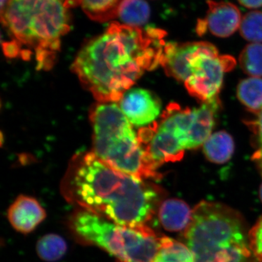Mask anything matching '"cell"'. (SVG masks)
I'll return each instance as SVG.
<instances>
[{
	"mask_svg": "<svg viewBox=\"0 0 262 262\" xmlns=\"http://www.w3.org/2000/svg\"><path fill=\"white\" fill-rule=\"evenodd\" d=\"M165 36L162 29L113 22L84 45L72 70L98 103L120 101L144 72L160 65Z\"/></svg>",
	"mask_w": 262,
	"mask_h": 262,
	"instance_id": "1",
	"label": "cell"
},
{
	"mask_svg": "<svg viewBox=\"0 0 262 262\" xmlns=\"http://www.w3.org/2000/svg\"><path fill=\"white\" fill-rule=\"evenodd\" d=\"M64 190L82 209L126 226L145 225L165 194L153 183L112 168L93 151L73 158Z\"/></svg>",
	"mask_w": 262,
	"mask_h": 262,
	"instance_id": "2",
	"label": "cell"
},
{
	"mask_svg": "<svg viewBox=\"0 0 262 262\" xmlns=\"http://www.w3.org/2000/svg\"><path fill=\"white\" fill-rule=\"evenodd\" d=\"M70 9L65 0H8L0 8L10 40L3 43L9 58L34 57L38 70H51L62 37L70 32Z\"/></svg>",
	"mask_w": 262,
	"mask_h": 262,
	"instance_id": "3",
	"label": "cell"
},
{
	"mask_svg": "<svg viewBox=\"0 0 262 262\" xmlns=\"http://www.w3.org/2000/svg\"><path fill=\"white\" fill-rule=\"evenodd\" d=\"M184 241L195 262H261L251 251L244 217L222 203H198Z\"/></svg>",
	"mask_w": 262,
	"mask_h": 262,
	"instance_id": "4",
	"label": "cell"
},
{
	"mask_svg": "<svg viewBox=\"0 0 262 262\" xmlns=\"http://www.w3.org/2000/svg\"><path fill=\"white\" fill-rule=\"evenodd\" d=\"M90 119L93 125L94 151L110 167L141 179H158L159 166L141 144L132 125L115 103L95 105Z\"/></svg>",
	"mask_w": 262,
	"mask_h": 262,
	"instance_id": "5",
	"label": "cell"
},
{
	"mask_svg": "<svg viewBox=\"0 0 262 262\" xmlns=\"http://www.w3.org/2000/svg\"><path fill=\"white\" fill-rule=\"evenodd\" d=\"M70 227L77 238L102 248L117 262H155L164 237L146 225H119L84 209L72 215Z\"/></svg>",
	"mask_w": 262,
	"mask_h": 262,
	"instance_id": "6",
	"label": "cell"
},
{
	"mask_svg": "<svg viewBox=\"0 0 262 262\" xmlns=\"http://www.w3.org/2000/svg\"><path fill=\"white\" fill-rule=\"evenodd\" d=\"M194 112V108H182L173 103L164 111L159 122L143 127L138 133L143 147L158 166L182 159L187 149Z\"/></svg>",
	"mask_w": 262,
	"mask_h": 262,
	"instance_id": "7",
	"label": "cell"
},
{
	"mask_svg": "<svg viewBox=\"0 0 262 262\" xmlns=\"http://www.w3.org/2000/svg\"><path fill=\"white\" fill-rule=\"evenodd\" d=\"M235 65L234 58L220 56L214 46L202 42L189 60L190 76L184 82L186 89L203 103L218 99L224 75Z\"/></svg>",
	"mask_w": 262,
	"mask_h": 262,
	"instance_id": "8",
	"label": "cell"
},
{
	"mask_svg": "<svg viewBox=\"0 0 262 262\" xmlns=\"http://www.w3.org/2000/svg\"><path fill=\"white\" fill-rule=\"evenodd\" d=\"M119 102V106L131 125L137 127L154 123L161 111L159 98L145 89L128 90Z\"/></svg>",
	"mask_w": 262,
	"mask_h": 262,
	"instance_id": "9",
	"label": "cell"
},
{
	"mask_svg": "<svg viewBox=\"0 0 262 262\" xmlns=\"http://www.w3.org/2000/svg\"><path fill=\"white\" fill-rule=\"evenodd\" d=\"M208 10L206 18L199 19L196 32L199 35L209 30L219 37H227L233 34L241 26V11L235 5L227 2L207 1Z\"/></svg>",
	"mask_w": 262,
	"mask_h": 262,
	"instance_id": "10",
	"label": "cell"
},
{
	"mask_svg": "<svg viewBox=\"0 0 262 262\" xmlns=\"http://www.w3.org/2000/svg\"><path fill=\"white\" fill-rule=\"evenodd\" d=\"M44 208L32 196H18L10 206L8 218L10 225L22 234H29L46 218Z\"/></svg>",
	"mask_w": 262,
	"mask_h": 262,
	"instance_id": "11",
	"label": "cell"
},
{
	"mask_svg": "<svg viewBox=\"0 0 262 262\" xmlns=\"http://www.w3.org/2000/svg\"><path fill=\"white\" fill-rule=\"evenodd\" d=\"M201 43H166L160 63L166 75L179 82H185L190 76L189 60Z\"/></svg>",
	"mask_w": 262,
	"mask_h": 262,
	"instance_id": "12",
	"label": "cell"
},
{
	"mask_svg": "<svg viewBox=\"0 0 262 262\" xmlns=\"http://www.w3.org/2000/svg\"><path fill=\"white\" fill-rule=\"evenodd\" d=\"M218 99L203 103L200 107L195 108V116L188 136L187 149H194L204 144L211 136L214 127L215 114L218 108Z\"/></svg>",
	"mask_w": 262,
	"mask_h": 262,
	"instance_id": "13",
	"label": "cell"
},
{
	"mask_svg": "<svg viewBox=\"0 0 262 262\" xmlns=\"http://www.w3.org/2000/svg\"><path fill=\"white\" fill-rule=\"evenodd\" d=\"M192 210L177 198L165 200L158 208V217L163 228L169 232L185 230L190 223Z\"/></svg>",
	"mask_w": 262,
	"mask_h": 262,
	"instance_id": "14",
	"label": "cell"
},
{
	"mask_svg": "<svg viewBox=\"0 0 262 262\" xmlns=\"http://www.w3.org/2000/svg\"><path fill=\"white\" fill-rule=\"evenodd\" d=\"M124 1L125 0H65L70 9L80 7L90 19L99 23L118 18L119 11Z\"/></svg>",
	"mask_w": 262,
	"mask_h": 262,
	"instance_id": "15",
	"label": "cell"
},
{
	"mask_svg": "<svg viewBox=\"0 0 262 262\" xmlns=\"http://www.w3.org/2000/svg\"><path fill=\"white\" fill-rule=\"evenodd\" d=\"M203 152L211 163L223 164L232 158L234 144L232 136L225 131L211 134L203 144Z\"/></svg>",
	"mask_w": 262,
	"mask_h": 262,
	"instance_id": "16",
	"label": "cell"
},
{
	"mask_svg": "<svg viewBox=\"0 0 262 262\" xmlns=\"http://www.w3.org/2000/svg\"><path fill=\"white\" fill-rule=\"evenodd\" d=\"M239 101L251 113L262 112V78L249 77L239 82L237 90Z\"/></svg>",
	"mask_w": 262,
	"mask_h": 262,
	"instance_id": "17",
	"label": "cell"
},
{
	"mask_svg": "<svg viewBox=\"0 0 262 262\" xmlns=\"http://www.w3.org/2000/svg\"><path fill=\"white\" fill-rule=\"evenodd\" d=\"M149 17L150 8L145 0H125L118 15L123 24L133 27H142Z\"/></svg>",
	"mask_w": 262,
	"mask_h": 262,
	"instance_id": "18",
	"label": "cell"
},
{
	"mask_svg": "<svg viewBox=\"0 0 262 262\" xmlns=\"http://www.w3.org/2000/svg\"><path fill=\"white\" fill-rule=\"evenodd\" d=\"M155 262H195L192 251L183 243L163 237Z\"/></svg>",
	"mask_w": 262,
	"mask_h": 262,
	"instance_id": "19",
	"label": "cell"
},
{
	"mask_svg": "<svg viewBox=\"0 0 262 262\" xmlns=\"http://www.w3.org/2000/svg\"><path fill=\"white\" fill-rule=\"evenodd\" d=\"M36 249L38 256L43 261L55 262L64 256L67 251V245L61 236L48 234L39 239Z\"/></svg>",
	"mask_w": 262,
	"mask_h": 262,
	"instance_id": "20",
	"label": "cell"
},
{
	"mask_svg": "<svg viewBox=\"0 0 262 262\" xmlns=\"http://www.w3.org/2000/svg\"><path fill=\"white\" fill-rule=\"evenodd\" d=\"M239 65L246 75L253 77L262 76V44L251 43L241 52Z\"/></svg>",
	"mask_w": 262,
	"mask_h": 262,
	"instance_id": "21",
	"label": "cell"
},
{
	"mask_svg": "<svg viewBox=\"0 0 262 262\" xmlns=\"http://www.w3.org/2000/svg\"><path fill=\"white\" fill-rule=\"evenodd\" d=\"M239 32L246 40L253 43L262 42V12L246 13L241 20Z\"/></svg>",
	"mask_w": 262,
	"mask_h": 262,
	"instance_id": "22",
	"label": "cell"
},
{
	"mask_svg": "<svg viewBox=\"0 0 262 262\" xmlns=\"http://www.w3.org/2000/svg\"><path fill=\"white\" fill-rule=\"evenodd\" d=\"M257 118L250 123L256 139V151L253 155L252 160L256 164L262 177V112L258 114Z\"/></svg>",
	"mask_w": 262,
	"mask_h": 262,
	"instance_id": "23",
	"label": "cell"
},
{
	"mask_svg": "<svg viewBox=\"0 0 262 262\" xmlns=\"http://www.w3.org/2000/svg\"><path fill=\"white\" fill-rule=\"evenodd\" d=\"M249 241L253 255L262 262V215L249 230Z\"/></svg>",
	"mask_w": 262,
	"mask_h": 262,
	"instance_id": "24",
	"label": "cell"
},
{
	"mask_svg": "<svg viewBox=\"0 0 262 262\" xmlns=\"http://www.w3.org/2000/svg\"><path fill=\"white\" fill-rule=\"evenodd\" d=\"M241 5L247 8H258L262 7V0H238Z\"/></svg>",
	"mask_w": 262,
	"mask_h": 262,
	"instance_id": "25",
	"label": "cell"
},
{
	"mask_svg": "<svg viewBox=\"0 0 262 262\" xmlns=\"http://www.w3.org/2000/svg\"><path fill=\"white\" fill-rule=\"evenodd\" d=\"M7 1H8V0H0V8H3V7L5 6Z\"/></svg>",
	"mask_w": 262,
	"mask_h": 262,
	"instance_id": "26",
	"label": "cell"
},
{
	"mask_svg": "<svg viewBox=\"0 0 262 262\" xmlns=\"http://www.w3.org/2000/svg\"><path fill=\"white\" fill-rule=\"evenodd\" d=\"M259 195L260 198H261V201L262 202V184L261 185V187H260Z\"/></svg>",
	"mask_w": 262,
	"mask_h": 262,
	"instance_id": "27",
	"label": "cell"
}]
</instances>
